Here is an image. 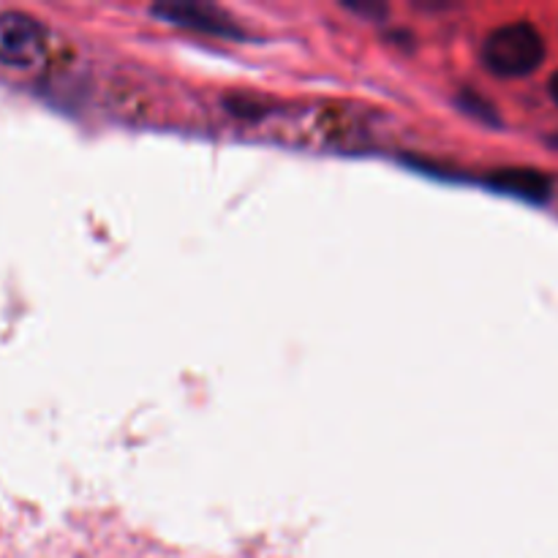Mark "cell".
Masks as SVG:
<instances>
[{"label":"cell","instance_id":"obj_1","mask_svg":"<svg viewBox=\"0 0 558 558\" xmlns=\"http://www.w3.org/2000/svg\"><path fill=\"white\" fill-rule=\"evenodd\" d=\"M545 38L532 22H510L490 31L483 41V63L490 74L518 80L529 76L543 65Z\"/></svg>","mask_w":558,"mask_h":558},{"label":"cell","instance_id":"obj_2","mask_svg":"<svg viewBox=\"0 0 558 558\" xmlns=\"http://www.w3.org/2000/svg\"><path fill=\"white\" fill-rule=\"evenodd\" d=\"M49 54V33L41 20L25 11H0V63L16 71L44 65Z\"/></svg>","mask_w":558,"mask_h":558},{"label":"cell","instance_id":"obj_3","mask_svg":"<svg viewBox=\"0 0 558 558\" xmlns=\"http://www.w3.org/2000/svg\"><path fill=\"white\" fill-rule=\"evenodd\" d=\"M153 14L163 16L172 25L213 33V36H234L238 33V25L221 9L207 3H158L153 5Z\"/></svg>","mask_w":558,"mask_h":558},{"label":"cell","instance_id":"obj_4","mask_svg":"<svg viewBox=\"0 0 558 558\" xmlns=\"http://www.w3.org/2000/svg\"><path fill=\"white\" fill-rule=\"evenodd\" d=\"M496 183L505 191H512L526 199H545L550 191V180L545 174L532 172V169H510V172H499Z\"/></svg>","mask_w":558,"mask_h":558},{"label":"cell","instance_id":"obj_5","mask_svg":"<svg viewBox=\"0 0 558 558\" xmlns=\"http://www.w3.org/2000/svg\"><path fill=\"white\" fill-rule=\"evenodd\" d=\"M550 96H554V101L558 104V71L550 76Z\"/></svg>","mask_w":558,"mask_h":558}]
</instances>
